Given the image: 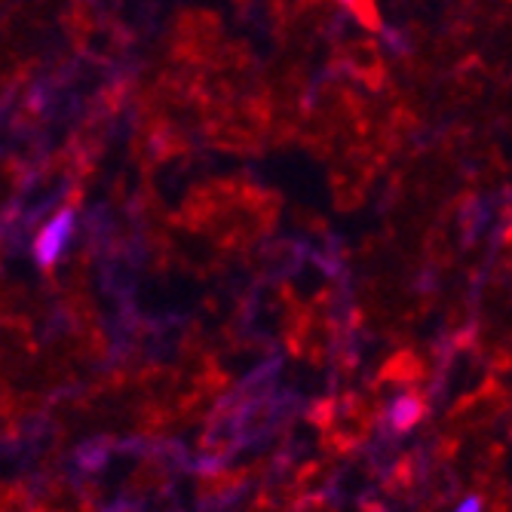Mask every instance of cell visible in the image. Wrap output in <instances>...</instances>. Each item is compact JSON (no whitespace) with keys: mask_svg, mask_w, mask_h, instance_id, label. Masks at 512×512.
<instances>
[{"mask_svg":"<svg viewBox=\"0 0 512 512\" xmlns=\"http://www.w3.org/2000/svg\"><path fill=\"white\" fill-rule=\"evenodd\" d=\"M71 234H74V212L71 209H62L53 221H46V227L40 230L37 240H34V258H37V264L40 267H53L62 258Z\"/></svg>","mask_w":512,"mask_h":512,"instance_id":"6da1fadb","label":"cell"},{"mask_svg":"<svg viewBox=\"0 0 512 512\" xmlns=\"http://www.w3.org/2000/svg\"><path fill=\"white\" fill-rule=\"evenodd\" d=\"M390 417H393V427L396 430H411L417 424V417H421V402H417L414 396H399L393 402Z\"/></svg>","mask_w":512,"mask_h":512,"instance_id":"7a4b0ae2","label":"cell"},{"mask_svg":"<svg viewBox=\"0 0 512 512\" xmlns=\"http://www.w3.org/2000/svg\"><path fill=\"white\" fill-rule=\"evenodd\" d=\"M482 509V503L476 500V497H470V500H463L460 506H457V512H479Z\"/></svg>","mask_w":512,"mask_h":512,"instance_id":"3957f363","label":"cell"}]
</instances>
